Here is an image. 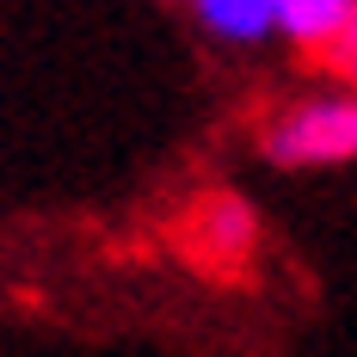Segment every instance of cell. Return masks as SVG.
I'll return each instance as SVG.
<instances>
[{
  "label": "cell",
  "mask_w": 357,
  "mask_h": 357,
  "mask_svg": "<svg viewBox=\"0 0 357 357\" xmlns=\"http://www.w3.org/2000/svg\"><path fill=\"white\" fill-rule=\"evenodd\" d=\"M321 56H326V68H333V74H339V80H345V86L357 93V13H351V25L333 37Z\"/></svg>",
  "instance_id": "5"
},
{
  "label": "cell",
  "mask_w": 357,
  "mask_h": 357,
  "mask_svg": "<svg viewBox=\"0 0 357 357\" xmlns=\"http://www.w3.org/2000/svg\"><path fill=\"white\" fill-rule=\"evenodd\" d=\"M357 0H278V37L302 50H326L333 37L351 25Z\"/></svg>",
  "instance_id": "3"
},
{
  "label": "cell",
  "mask_w": 357,
  "mask_h": 357,
  "mask_svg": "<svg viewBox=\"0 0 357 357\" xmlns=\"http://www.w3.org/2000/svg\"><path fill=\"white\" fill-rule=\"evenodd\" d=\"M197 234H204V247H210V252L241 259V252L252 247V234H259V222H252V210L241 204V197H215L210 210H204V222H197Z\"/></svg>",
  "instance_id": "4"
},
{
  "label": "cell",
  "mask_w": 357,
  "mask_h": 357,
  "mask_svg": "<svg viewBox=\"0 0 357 357\" xmlns=\"http://www.w3.org/2000/svg\"><path fill=\"white\" fill-rule=\"evenodd\" d=\"M271 167H345L357 160V93H314L271 117L265 130Z\"/></svg>",
  "instance_id": "1"
},
{
  "label": "cell",
  "mask_w": 357,
  "mask_h": 357,
  "mask_svg": "<svg viewBox=\"0 0 357 357\" xmlns=\"http://www.w3.org/2000/svg\"><path fill=\"white\" fill-rule=\"evenodd\" d=\"M191 13L215 43H234V50H252L278 31V0H191Z\"/></svg>",
  "instance_id": "2"
}]
</instances>
